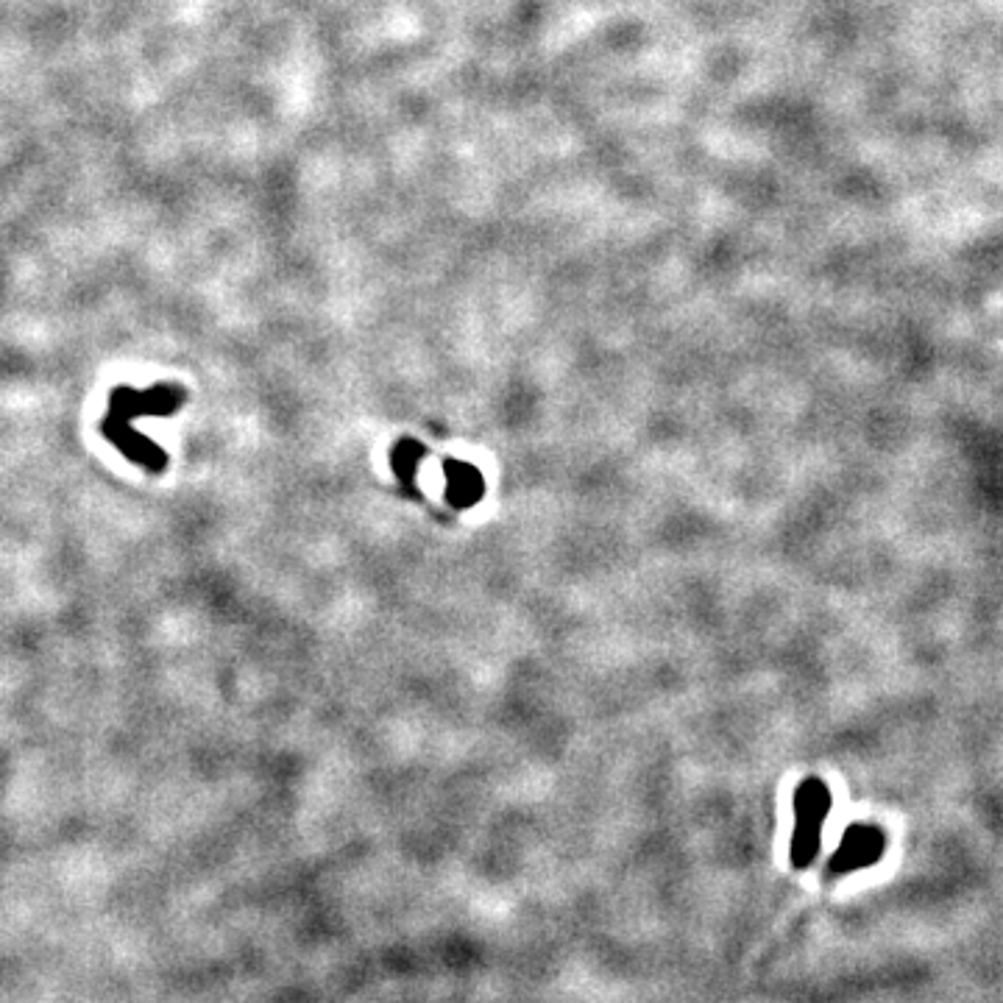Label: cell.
<instances>
[{
  "mask_svg": "<svg viewBox=\"0 0 1003 1003\" xmlns=\"http://www.w3.org/2000/svg\"><path fill=\"white\" fill-rule=\"evenodd\" d=\"M184 393L179 388H170V385H159V388H151V391L137 393L131 388H120L109 396V413L104 418V435L109 441L118 446L123 455L140 463L148 471H159L165 469V455L159 452L154 443L137 435L131 421L134 418L145 416H168L173 413L176 407H182Z\"/></svg>",
  "mask_w": 1003,
  "mask_h": 1003,
  "instance_id": "obj_1",
  "label": "cell"
},
{
  "mask_svg": "<svg viewBox=\"0 0 1003 1003\" xmlns=\"http://www.w3.org/2000/svg\"><path fill=\"white\" fill-rule=\"evenodd\" d=\"M831 811V792L820 778H806L795 792V834H792V864L806 870L817 859L822 845V822Z\"/></svg>",
  "mask_w": 1003,
  "mask_h": 1003,
  "instance_id": "obj_2",
  "label": "cell"
},
{
  "mask_svg": "<svg viewBox=\"0 0 1003 1003\" xmlns=\"http://www.w3.org/2000/svg\"><path fill=\"white\" fill-rule=\"evenodd\" d=\"M424 457H427V449H424L418 441H413V438H404V441L393 443L391 466L393 471H396V477H399L410 491L416 488L418 466H421Z\"/></svg>",
  "mask_w": 1003,
  "mask_h": 1003,
  "instance_id": "obj_5",
  "label": "cell"
},
{
  "mask_svg": "<svg viewBox=\"0 0 1003 1003\" xmlns=\"http://www.w3.org/2000/svg\"><path fill=\"white\" fill-rule=\"evenodd\" d=\"M886 850V836L881 828H875L870 822H856L850 825L842 836V842L836 847V853L828 861L831 875H853L859 870H867L881 861Z\"/></svg>",
  "mask_w": 1003,
  "mask_h": 1003,
  "instance_id": "obj_3",
  "label": "cell"
},
{
  "mask_svg": "<svg viewBox=\"0 0 1003 1003\" xmlns=\"http://www.w3.org/2000/svg\"><path fill=\"white\" fill-rule=\"evenodd\" d=\"M443 480H446V499L457 510L474 508L485 496V480L471 463L463 460H446L443 463Z\"/></svg>",
  "mask_w": 1003,
  "mask_h": 1003,
  "instance_id": "obj_4",
  "label": "cell"
}]
</instances>
